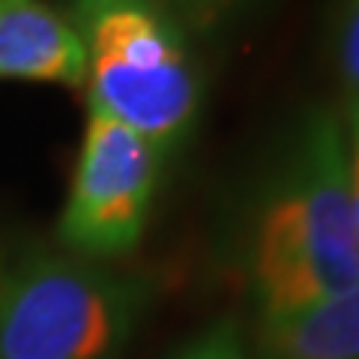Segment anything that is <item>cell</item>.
Wrapping results in <instances>:
<instances>
[{
  "instance_id": "obj_1",
  "label": "cell",
  "mask_w": 359,
  "mask_h": 359,
  "mask_svg": "<svg viewBox=\"0 0 359 359\" xmlns=\"http://www.w3.org/2000/svg\"><path fill=\"white\" fill-rule=\"evenodd\" d=\"M249 282L261 318L359 287L347 138L332 111L302 123L255 216Z\"/></svg>"
},
{
  "instance_id": "obj_2",
  "label": "cell",
  "mask_w": 359,
  "mask_h": 359,
  "mask_svg": "<svg viewBox=\"0 0 359 359\" xmlns=\"http://www.w3.org/2000/svg\"><path fill=\"white\" fill-rule=\"evenodd\" d=\"M84 45L87 102L144 135L165 156L195 129L201 75L183 25L162 0H72Z\"/></svg>"
},
{
  "instance_id": "obj_3",
  "label": "cell",
  "mask_w": 359,
  "mask_h": 359,
  "mask_svg": "<svg viewBox=\"0 0 359 359\" xmlns=\"http://www.w3.org/2000/svg\"><path fill=\"white\" fill-rule=\"evenodd\" d=\"M147 287L78 255L33 252L0 273V359H123Z\"/></svg>"
},
{
  "instance_id": "obj_4",
  "label": "cell",
  "mask_w": 359,
  "mask_h": 359,
  "mask_svg": "<svg viewBox=\"0 0 359 359\" xmlns=\"http://www.w3.org/2000/svg\"><path fill=\"white\" fill-rule=\"evenodd\" d=\"M162 159L144 135L90 111L57 224L60 243L87 261L129 255L147 228Z\"/></svg>"
},
{
  "instance_id": "obj_5",
  "label": "cell",
  "mask_w": 359,
  "mask_h": 359,
  "mask_svg": "<svg viewBox=\"0 0 359 359\" xmlns=\"http://www.w3.org/2000/svg\"><path fill=\"white\" fill-rule=\"evenodd\" d=\"M87 60L72 21L45 0H0V81L84 87Z\"/></svg>"
},
{
  "instance_id": "obj_6",
  "label": "cell",
  "mask_w": 359,
  "mask_h": 359,
  "mask_svg": "<svg viewBox=\"0 0 359 359\" xmlns=\"http://www.w3.org/2000/svg\"><path fill=\"white\" fill-rule=\"evenodd\" d=\"M249 359H359V287L299 311L261 318Z\"/></svg>"
},
{
  "instance_id": "obj_7",
  "label": "cell",
  "mask_w": 359,
  "mask_h": 359,
  "mask_svg": "<svg viewBox=\"0 0 359 359\" xmlns=\"http://www.w3.org/2000/svg\"><path fill=\"white\" fill-rule=\"evenodd\" d=\"M174 359H249V344L237 320L222 318L201 330L192 341H186Z\"/></svg>"
},
{
  "instance_id": "obj_8",
  "label": "cell",
  "mask_w": 359,
  "mask_h": 359,
  "mask_svg": "<svg viewBox=\"0 0 359 359\" xmlns=\"http://www.w3.org/2000/svg\"><path fill=\"white\" fill-rule=\"evenodd\" d=\"M335 63L351 99H359V0H341L335 15Z\"/></svg>"
},
{
  "instance_id": "obj_9",
  "label": "cell",
  "mask_w": 359,
  "mask_h": 359,
  "mask_svg": "<svg viewBox=\"0 0 359 359\" xmlns=\"http://www.w3.org/2000/svg\"><path fill=\"white\" fill-rule=\"evenodd\" d=\"M162 4L171 9L180 25L192 30H212L237 13L243 0H162Z\"/></svg>"
},
{
  "instance_id": "obj_10",
  "label": "cell",
  "mask_w": 359,
  "mask_h": 359,
  "mask_svg": "<svg viewBox=\"0 0 359 359\" xmlns=\"http://www.w3.org/2000/svg\"><path fill=\"white\" fill-rule=\"evenodd\" d=\"M344 138H347V174H351L353 224H356V237H359V99H351V102H347Z\"/></svg>"
}]
</instances>
